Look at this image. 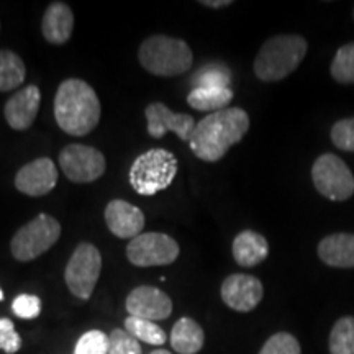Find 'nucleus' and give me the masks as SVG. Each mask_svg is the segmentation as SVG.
Here are the masks:
<instances>
[{
	"instance_id": "31",
	"label": "nucleus",
	"mask_w": 354,
	"mask_h": 354,
	"mask_svg": "<svg viewBox=\"0 0 354 354\" xmlns=\"http://www.w3.org/2000/svg\"><path fill=\"white\" fill-rule=\"evenodd\" d=\"M12 310L19 318L24 320H33L41 313V300L37 295L30 294H21L13 300Z\"/></svg>"
},
{
	"instance_id": "24",
	"label": "nucleus",
	"mask_w": 354,
	"mask_h": 354,
	"mask_svg": "<svg viewBox=\"0 0 354 354\" xmlns=\"http://www.w3.org/2000/svg\"><path fill=\"white\" fill-rule=\"evenodd\" d=\"M125 328L130 335L135 336L138 342H145L153 346H161L166 343V331L154 322L143 320V318L128 317L125 320Z\"/></svg>"
},
{
	"instance_id": "34",
	"label": "nucleus",
	"mask_w": 354,
	"mask_h": 354,
	"mask_svg": "<svg viewBox=\"0 0 354 354\" xmlns=\"http://www.w3.org/2000/svg\"><path fill=\"white\" fill-rule=\"evenodd\" d=\"M151 354H172V353L167 351V349H156V351H153Z\"/></svg>"
},
{
	"instance_id": "20",
	"label": "nucleus",
	"mask_w": 354,
	"mask_h": 354,
	"mask_svg": "<svg viewBox=\"0 0 354 354\" xmlns=\"http://www.w3.org/2000/svg\"><path fill=\"white\" fill-rule=\"evenodd\" d=\"M205 343L202 326L192 318H180L171 331V346L179 354H197Z\"/></svg>"
},
{
	"instance_id": "32",
	"label": "nucleus",
	"mask_w": 354,
	"mask_h": 354,
	"mask_svg": "<svg viewBox=\"0 0 354 354\" xmlns=\"http://www.w3.org/2000/svg\"><path fill=\"white\" fill-rule=\"evenodd\" d=\"M21 348V338L15 331L13 322L8 318H0V349L7 354L17 353Z\"/></svg>"
},
{
	"instance_id": "2",
	"label": "nucleus",
	"mask_w": 354,
	"mask_h": 354,
	"mask_svg": "<svg viewBox=\"0 0 354 354\" xmlns=\"http://www.w3.org/2000/svg\"><path fill=\"white\" fill-rule=\"evenodd\" d=\"M102 115L100 99L81 79H66L55 95V118L57 127L73 136L88 135L99 125Z\"/></svg>"
},
{
	"instance_id": "36",
	"label": "nucleus",
	"mask_w": 354,
	"mask_h": 354,
	"mask_svg": "<svg viewBox=\"0 0 354 354\" xmlns=\"http://www.w3.org/2000/svg\"><path fill=\"white\" fill-rule=\"evenodd\" d=\"M353 19H354V8H353Z\"/></svg>"
},
{
	"instance_id": "9",
	"label": "nucleus",
	"mask_w": 354,
	"mask_h": 354,
	"mask_svg": "<svg viewBox=\"0 0 354 354\" xmlns=\"http://www.w3.org/2000/svg\"><path fill=\"white\" fill-rule=\"evenodd\" d=\"M180 248L174 238L166 233H141L127 246V258L138 268L169 266L179 258Z\"/></svg>"
},
{
	"instance_id": "6",
	"label": "nucleus",
	"mask_w": 354,
	"mask_h": 354,
	"mask_svg": "<svg viewBox=\"0 0 354 354\" xmlns=\"http://www.w3.org/2000/svg\"><path fill=\"white\" fill-rule=\"evenodd\" d=\"M61 236V225L55 216L41 214L24 225L13 234L10 251L13 258L21 263H28L46 253L56 245Z\"/></svg>"
},
{
	"instance_id": "17",
	"label": "nucleus",
	"mask_w": 354,
	"mask_h": 354,
	"mask_svg": "<svg viewBox=\"0 0 354 354\" xmlns=\"http://www.w3.org/2000/svg\"><path fill=\"white\" fill-rule=\"evenodd\" d=\"M318 258L323 264L338 269L354 268V233H331L318 243Z\"/></svg>"
},
{
	"instance_id": "21",
	"label": "nucleus",
	"mask_w": 354,
	"mask_h": 354,
	"mask_svg": "<svg viewBox=\"0 0 354 354\" xmlns=\"http://www.w3.org/2000/svg\"><path fill=\"white\" fill-rule=\"evenodd\" d=\"M233 100V91L230 87H197L190 91L187 104L201 112H218L228 109Z\"/></svg>"
},
{
	"instance_id": "29",
	"label": "nucleus",
	"mask_w": 354,
	"mask_h": 354,
	"mask_svg": "<svg viewBox=\"0 0 354 354\" xmlns=\"http://www.w3.org/2000/svg\"><path fill=\"white\" fill-rule=\"evenodd\" d=\"M331 141L338 149L354 153V117L343 118L331 127Z\"/></svg>"
},
{
	"instance_id": "16",
	"label": "nucleus",
	"mask_w": 354,
	"mask_h": 354,
	"mask_svg": "<svg viewBox=\"0 0 354 354\" xmlns=\"http://www.w3.org/2000/svg\"><path fill=\"white\" fill-rule=\"evenodd\" d=\"M39 104H41V92L38 86L32 84L20 88L7 100L3 109L7 123L17 131L28 130L37 118Z\"/></svg>"
},
{
	"instance_id": "12",
	"label": "nucleus",
	"mask_w": 354,
	"mask_h": 354,
	"mask_svg": "<svg viewBox=\"0 0 354 354\" xmlns=\"http://www.w3.org/2000/svg\"><path fill=\"white\" fill-rule=\"evenodd\" d=\"M146 122H148V133L153 138H162L166 133H176L183 141H190L192 133L196 130V120L192 115L176 113L169 107H166L162 102H153L145 110Z\"/></svg>"
},
{
	"instance_id": "35",
	"label": "nucleus",
	"mask_w": 354,
	"mask_h": 354,
	"mask_svg": "<svg viewBox=\"0 0 354 354\" xmlns=\"http://www.w3.org/2000/svg\"><path fill=\"white\" fill-rule=\"evenodd\" d=\"M3 299V292H2V289H0V300Z\"/></svg>"
},
{
	"instance_id": "14",
	"label": "nucleus",
	"mask_w": 354,
	"mask_h": 354,
	"mask_svg": "<svg viewBox=\"0 0 354 354\" xmlns=\"http://www.w3.org/2000/svg\"><path fill=\"white\" fill-rule=\"evenodd\" d=\"M57 184L56 165L50 158H38L21 166L15 176V187L30 197H43Z\"/></svg>"
},
{
	"instance_id": "8",
	"label": "nucleus",
	"mask_w": 354,
	"mask_h": 354,
	"mask_svg": "<svg viewBox=\"0 0 354 354\" xmlns=\"http://www.w3.org/2000/svg\"><path fill=\"white\" fill-rule=\"evenodd\" d=\"M102 271L100 251L92 243H81L71 256L64 271L66 286L81 300L91 299Z\"/></svg>"
},
{
	"instance_id": "19",
	"label": "nucleus",
	"mask_w": 354,
	"mask_h": 354,
	"mask_svg": "<svg viewBox=\"0 0 354 354\" xmlns=\"http://www.w3.org/2000/svg\"><path fill=\"white\" fill-rule=\"evenodd\" d=\"M233 258L241 268H254L269 256V243L253 230H243L233 240Z\"/></svg>"
},
{
	"instance_id": "3",
	"label": "nucleus",
	"mask_w": 354,
	"mask_h": 354,
	"mask_svg": "<svg viewBox=\"0 0 354 354\" xmlns=\"http://www.w3.org/2000/svg\"><path fill=\"white\" fill-rule=\"evenodd\" d=\"M307 50V39L300 35H276L269 38L254 59L256 77L264 82L282 81L302 64Z\"/></svg>"
},
{
	"instance_id": "4",
	"label": "nucleus",
	"mask_w": 354,
	"mask_h": 354,
	"mask_svg": "<svg viewBox=\"0 0 354 354\" xmlns=\"http://www.w3.org/2000/svg\"><path fill=\"white\" fill-rule=\"evenodd\" d=\"M140 64L159 77H174L192 68V50L184 39L153 35L141 43L138 51Z\"/></svg>"
},
{
	"instance_id": "18",
	"label": "nucleus",
	"mask_w": 354,
	"mask_h": 354,
	"mask_svg": "<svg viewBox=\"0 0 354 354\" xmlns=\"http://www.w3.org/2000/svg\"><path fill=\"white\" fill-rule=\"evenodd\" d=\"M74 28V15L68 3L64 2H53L44 10L41 21V33L43 38L48 43L66 44L69 41Z\"/></svg>"
},
{
	"instance_id": "5",
	"label": "nucleus",
	"mask_w": 354,
	"mask_h": 354,
	"mask_svg": "<svg viewBox=\"0 0 354 354\" xmlns=\"http://www.w3.org/2000/svg\"><path fill=\"white\" fill-rule=\"evenodd\" d=\"M179 171L177 158L162 148H153L140 154L133 161L128 172L131 187L140 196H154L159 190H165L176 179Z\"/></svg>"
},
{
	"instance_id": "33",
	"label": "nucleus",
	"mask_w": 354,
	"mask_h": 354,
	"mask_svg": "<svg viewBox=\"0 0 354 354\" xmlns=\"http://www.w3.org/2000/svg\"><path fill=\"white\" fill-rule=\"evenodd\" d=\"M202 6L210 7V8H223L232 6V0H202Z\"/></svg>"
},
{
	"instance_id": "1",
	"label": "nucleus",
	"mask_w": 354,
	"mask_h": 354,
	"mask_svg": "<svg viewBox=\"0 0 354 354\" xmlns=\"http://www.w3.org/2000/svg\"><path fill=\"white\" fill-rule=\"evenodd\" d=\"M248 130L250 115L240 107L209 113L196 125L189 141L190 151L202 161L216 162L245 138Z\"/></svg>"
},
{
	"instance_id": "27",
	"label": "nucleus",
	"mask_w": 354,
	"mask_h": 354,
	"mask_svg": "<svg viewBox=\"0 0 354 354\" xmlns=\"http://www.w3.org/2000/svg\"><path fill=\"white\" fill-rule=\"evenodd\" d=\"M109 335L100 330H91L79 338L74 354H109Z\"/></svg>"
},
{
	"instance_id": "10",
	"label": "nucleus",
	"mask_w": 354,
	"mask_h": 354,
	"mask_svg": "<svg viewBox=\"0 0 354 354\" xmlns=\"http://www.w3.org/2000/svg\"><path fill=\"white\" fill-rule=\"evenodd\" d=\"M61 171L71 183L88 184L100 179L107 169L105 156L94 146L68 145L59 153Z\"/></svg>"
},
{
	"instance_id": "23",
	"label": "nucleus",
	"mask_w": 354,
	"mask_h": 354,
	"mask_svg": "<svg viewBox=\"0 0 354 354\" xmlns=\"http://www.w3.org/2000/svg\"><path fill=\"white\" fill-rule=\"evenodd\" d=\"M330 354H354V317H342L331 328Z\"/></svg>"
},
{
	"instance_id": "28",
	"label": "nucleus",
	"mask_w": 354,
	"mask_h": 354,
	"mask_svg": "<svg viewBox=\"0 0 354 354\" xmlns=\"http://www.w3.org/2000/svg\"><path fill=\"white\" fill-rule=\"evenodd\" d=\"M259 354H302V348L294 335L281 331L264 343Z\"/></svg>"
},
{
	"instance_id": "7",
	"label": "nucleus",
	"mask_w": 354,
	"mask_h": 354,
	"mask_svg": "<svg viewBox=\"0 0 354 354\" xmlns=\"http://www.w3.org/2000/svg\"><path fill=\"white\" fill-rule=\"evenodd\" d=\"M313 185L331 202H344L354 194V176L349 167L333 153H325L312 166Z\"/></svg>"
},
{
	"instance_id": "22",
	"label": "nucleus",
	"mask_w": 354,
	"mask_h": 354,
	"mask_svg": "<svg viewBox=\"0 0 354 354\" xmlns=\"http://www.w3.org/2000/svg\"><path fill=\"white\" fill-rule=\"evenodd\" d=\"M24 59L10 50H0V92H10L25 81Z\"/></svg>"
},
{
	"instance_id": "25",
	"label": "nucleus",
	"mask_w": 354,
	"mask_h": 354,
	"mask_svg": "<svg viewBox=\"0 0 354 354\" xmlns=\"http://www.w3.org/2000/svg\"><path fill=\"white\" fill-rule=\"evenodd\" d=\"M330 73L336 82L354 84V43L344 44L336 51Z\"/></svg>"
},
{
	"instance_id": "30",
	"label": "nucleus",
	"mask_w": 354,
	"mask_h": 354,
	"mask_svg": "<svg viewBox=\"0 0 354 354\" xmlns=\"http://www.w3.org/2000/svg\"><path fill=\"white\" fill-rule=\"evenodd\" d=\"M109 354H141L140 342L127 330H113L109 335Z\"/></svg>"
},
{
	"instance_id": "11",
	"label": "nucleus",
	"mask_w": 354,
	"mask_h": 354,
	"mask_svg": "<svg viewBox=\"0 0 354 354\" xmlns=\"http://www.w3.org/2000/svg\"><path fill=\"white\" fill-rule=\"evenodd\" d=\"M221 300L234 312H251L261 304L264 295L263 282L250 274H232L220 289Z\"/></svg>"
},
{
	"instance_id": "13",
	"label": "nucleus",
	"mask_w": 354,
	"mask_h": 354,
	"mask_svg": "<svg viewBox=\"0 0 354 354\" xmlns=\"http://www.w3.org/2000/svg\"><path fill=\"white\" fill-rule=\"evenodd\" d=\"M125 307L130 317L158 322L171 317L172 300L158 287L140 286L128 294Z\"/></svg>"
},
{
	"instance_id": "15",
	"label": "nucleus",
	"mask_w": 354,
	"mask_h": 354,
	"mask_svg": "<svg viewBox=\"0 0 354 354\" xmlns=\"http://www.w3.org/2000/svg\"><path fill=\"white\" fill-rule=\"evenodd\" d=\"M104 216L110 232L122 240H133V238L140 236L141 230L145 228L143 212L120 198L107 203Z\"/></svg>"
},
{
	"instance_id": "26",
	"label": "nucleus",
	"mask_w": 354,
	"mask_h": 354,
	"mask_svg": "<svg viewBox=\"0 0 354 354\" xmlns=\"http://www.w3.org/2000/svg\"><path fill=\"white\" fill-rule=\"evenodd\" d=\"M194 88L197 87H230L232 74L223 64H207L201 68L192 81Z\"/></svg>"
}]
</instances>
